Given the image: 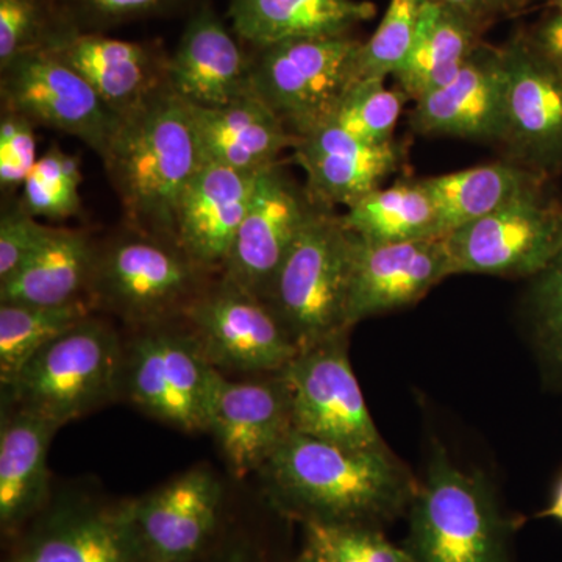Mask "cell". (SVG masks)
<instances>
[{"mask_svg": "<svg viewBox=\"0 0 562 562\" xmlns=\"http://www.w3.org/2000/svg\"><path fill=\"white\" fill-rule=\"evenodd\" d=\"M308 524L375 527L412 505L419 484L386 449H351L292 431L260 471Z\"/></svg>", "mask_w": 562, "mask_h": 562, "instance_id": "6da1fadb", "label": "cell"}, {"mask_svg": "<svg viewBox=\"0 0 562 562\" xmlns=\"http://www.w3.org/2000/svg\"><path fill=\"white\" fill-rule=\"evenodd\" d=\"M102 162L127 228L177 246L181 199L203 166L188 103L158 92L122 120Z\"/></svg>", "mask_w": 562, "mask_h": 562, "instance_id": "7a4b0ae2", "label": "cell"}, {"mask_svg": "<svg viewBox=\"0 0 562 562\" xmlns=\"http://www.w3.org/2000/svg\"><path fill=\"white\" fill-rule=\"evenodd\" d=\"M357 236L333 209L317 206L281 262L265 302L299 349L349 335L347 321Z\"/></svg>", "mask_w": 562, "mask_h": 562, "instance_id": "3957f363", "label": "cell"}, {"mask_svg": "<svg viewBox=\"0 0 562 562\" xmlns=\"http://www.w3.org/2000/svg\"><path fill=\"white\" fill-rule=\"evenodd\" d=\"M406 552L412 562H508V527L490 486L441 446L414 494Z\"/></svg>", "mask_w": 562, "mask_h": 562, "instance_id": "277c9868", "label": "cell"}, {"mask_svg": "<svg viewBox=\"0 0 562 562\" xmlns=\"http://www.w3.org/2000/svg\"><path fill=\"white\" fill-rule=\"evenodd\" d=\"M124 364L120 336L92 314L43 347L3 392L14 408L63 427L124 390Z\"/></svg>", "mask_w": 562, "mask_h": 562, "instance_id": "5b68a950", "label": "cell"}, {"mask_svg": "<svg viewBox=\"0 0 562 562\" xmlns=\"http://www.w3.org/2000/svg\"><path fill=\"white\" fill-rule=\"evenodd\" d=\"M361 40L284 41L251 55V90L299 138L327 125L360 81Z\"/></svg>", "mask_w": 562, "mask_h": 562, "instance_id": "8992f818", "label": "cell"}, {"mask_svg": "<svg viewBox=\"0 0 562 562\" xmlns=\"http://www.w3.org/2000/svg\"><path fill=\"white\" fill-rule=\"evenodd\" d=\"M209 273L176 244L128 228L99 247L90 297L98 310L150 327L183 317Z\"/></svg>", "mask_w": 562, "mask_h": 562, "instance_id": "52a82bcc", "label": "cell"}, {"mask_svg": "<svg viewBox=\"0 0 562 562\" xmlns=\"http://www.w3.org/2000/svg\"><path fill=\"white\" fill-rule=\"evenodd\" d=\"M443 239L452 276H539L562 254V201L538 184Z\"/></svg>", "mask_w": 562, "mask_h": 562, "instance_id": "ba28073f", "label": "cell"}, {"mask_svg": "<svg viewBox=\"0 0 562 562\" xmlns=\"http://www.w3.org/2000/svg\"><path fill=\"white\" fill-rule=\"evenodd\" d=\"M0 99L2 110L80 139L101 160L124 120L77 70L46 49L24 52L0 66Z\"/></svg>", "mask_w": 562, "mask_h": 562, "instance_id": "9c48e42d", "label": "cell"}, {"mask_svg": "<svg viewBox=\"0 0 562 562\" xmlns=\"http://www.w3.org/2000/svg\"><path fill=\"white\" fill-rule=\"evenodd\" d=\"M347 336L299 351L280 371L294 430L351 449H386L351 369Z\"/></svg>", "mask_w": 562, "mask_h": 562, "instance_id": "30bf717a", "label": "cell"}, {"mask_svg": "<svg viewBox=\"0 0 562 562\" xmlns=\"http://www.w3.org/2000/svg\"><path fill=\"white\" fill-rule=\"evenodd\" d=\"M169 324V322H166ZM150 325L125 351L124 390L155 419L183 431H205L211 379L216 371L195 336Z\"/></svg>", "mask_w": 562, "mask_h": 562, "instance_id": "8fae6325", "label": "cell"}, {"mask_svg": "<svg viewBox=\"0 0 562 562\" xmlns=\"http://www.w3.org/2000/svg\"><path fill=\"white\" fill-rule=\"evenodd\" d=\"M203 355L220 371L269 375L301 351L261 299L225 279L209 284L183 317Z\"/></svg>", "mask_w": 562, "mask_h": 562, "instance_id": "7c38bea8", "label": "cell"}, {"mask_svg": "<svg viewBox=\"0 0 562 562\" xmlns=\"http://www.w3.org/2000/svg\"><path fill=\"white\" fill-rule=\"evenodd\" d=\"M506 68L508 161L549 180L562 171V74L528 46L522 32L502 46Z\"/></svg>", "mask_w": 562, "mask_h": 562, "instance_id": "4fadbf2b", "label": "cell"}, {"mask_svg": "<svg viewBox=\"0 0 562 562\" xmlns=\"http://www.w3.org/2000/svg\"><path fill=\"white\" fill-rule=\"evenodd\" d=\"M205 431L213 435L236 479L260 472L294 431L290 390L281 373L238 382L216 369Z\"/></svg>", "mask_w": 562, "mask_h": 562, "instance_id": "5bb4252c", "label": "cell"}, {"mask_svg": "<svg viewBox=\"0 0 562 562\" xmlns=\"http://www.w3.org/2000/svg\"><path fill=\"white\" fill-rule=\"evenodd\" d=\"M319 203L281 162L258 177L246 217L220 276L265 301L281 262Z\"/></svg>", "mask_w": 562, "mask_h": 562, "instance_id": "9a60e30c", "label": "cell"}, {"mask_svg": "<svg viewBox=\"0 0 562 562\" xmlns=\"http://www.w3.org/2000/svg\"><path fill=\"white\" fill-rule=\"evenodd\" d=\"M452 277L446 239L366 244L357 238L349 291V327L422 301Z\"/></svg>", "mask_w": 562, "mask_h": 562, "instance_id": "2e32d148", "label": "cell"}, {"mask_svg": "<svg viewBox=\"0 0 562 562\" xmlns=\"http://www.w3.org/2000/svg\"><path fill=\"white\" fill-rule=\"evenodd\" d=\"M168 87L181 101L203 109L254 94L250 50L210 0H201L188 18L169 58Z\"/></svg>", "mask_w": 562, "mask_h": 562, "instance_id": "e0dca14e", "label": "cell"}, {"mask_svg": "<svg viewBox=\"0 0 562 562\" xmlns=\"http://www.w3.org/2000/svg\"><path fill=\"white\" fill-rule=\"evenodd\" d=\"M41 49L80 74L103 102L128 116L168 87L169 58L160 43L110 38L105 33L55 35Z\"/></svg>", "mask_w": 562, "mask_h": 562, "instance_id": "ac0fdd59", "label": "cell"}, {"mask_svg": "<svg viewBox=\"0 0 562 562\" xmlns=\"http://www.w3.org/2000/svg\"><path fill=\"white\" fill-rule=\"evenodd\" d=\"M221 502L220 480L201 465L128 503L144 560H192L216 527Z\"/></svg>", "mask_w": 562, "mask_h": 562, "instance_id": "d6986e66", "label": "cell"}, {"mask_svg": "<svg viewBox=\"0 0 562 562\" xmlns=\"http://www.w3.org/2000/svg\"><path fill=\"white\" fill-rule=\"evenodd\" d=\"M505 98L506 68L502 47L483 43L453 79L414 102L412 125L420 135L501 143Z\"/></svg>", "mask_w": 562, "mask_h": 562, "instance_id": "ffe728a7", "label": "cell"}, {"mask_svg": "<svg viewBox=\"0 0 562 562\" xmlns=\"http://www.w3.org/2000/svg\"><path fill=\"white\" fill-rule=\"evenodd\" d=\"M260 173L203 162L184 192L177 214V246L206 272L224 269Z\"/></svg>", "mask_w": 562, "mask_h": 562, "instance_id": "44dd1931", "label": "cell"}, {"mask_svg": "<svg viewBox=\"0 0 562 562\" xmlns=\"http://www.w3.org/2000/svg\"><path fill=\"white\" fill-rule=\"evenodd\" d=\"M294 160L305 172V187L314 202L347 209L382 188L402 158L397 144L362 143L330 122L302 138Z\"/></svg>", "mask_w": 562, "mask_h": 562, "instance_id": "7402d4cb", "label": "cell"}, {"mask_svg": "<svg viewBox=\"0 0 562 562\" xmlns=\"http://www.w3.org/2000/svg\"><path fill=\"white\" fill-rule=\"evenodd\" d=\"M188 106L203 162L262 172L280 162L284 150H295L302 143L255 94L211 109Z\"/></svg>", "mask_w": 562, "mask_h": 562, "instance_id": "603a6c76", "label": "cell"}, {"mask_svg": "<svg viewBox=\"0 0 562 562\" xmlns=\"http://www.w3.org/2000/svg\"><path fill=\"white\" fill-rule=\"evenodd\" d=\"M375 14L368 0H231L227 10L232 31L247 49L349 36Z\"/></svg>", "mask_w": 562, "mask_h": 562, "instance_id": "cb8c5ba5", "label": "cell"}, {"mask_svg": "<svg viewBox=\"0 0 562 562\" xmlns=\"http://www.w3.org/2000/svg\"><path fill=\"white\" fill-rule=\"evenodd\" d=\"M99 247L90 233L52 228L20 271L0 283V303L54 306L91 299Z\"/></svg>", "mask_w": 562, "mask_h": 562, "instance_id": "d4e9b609", "label": "cell"}, {"mask_svg": "<svg viewBox=\"0 0 562 562\" xmlns=\"http://www.w3.org/2000/svg\"><path fill=\"white\" fill-rule=\"evenodd\" d=\"M60 425L27 409L3 413L0 427V522L10 530L35 513L49 484L47 454Z\"/></svg>", "mask_w": 562, "mask_h": 562, "instance_id": "484cf974", "label": "cell"}, {"mask_svg": "<svg viewBox=\"0 0 562 562\" xmlns=\"http://www.w3.org/2000/svg\"><path fill=\"white\" fill-rule=\"evenodd\" d=\"M13 562H146L128 505L52 520Z\"/></svg>", "mask_w": 562, "mask_h": 562, "instance_id": "4316f807", "label": "cell"}, {"mask_svg": "<svg viewBox=\"0 0 562 562\" xmlns=\"http://www.w3.org/2000/svg\"><path fill=\"white\" fill-rule=\"evenodd\" d=\"M422 183L435 205L438 236L446 238L547 180L506 160L428 177Z\"/></svg>", "mask_w": 562, "mask_h": 562, "instance_id": "83f0119b", "label": "cell"}, {"mask_svg": "<svg viewBox=\"0 0 562 562\" xmlns=\"http://www.w3.org/2000/svg\"><path fill=\"white\" fill-rule=\"evenodd\" d=\"M483 43V33L447 9L441 0H425L413 49L394 76L398 90L416 102L453 79Z\"/></svg>", "mask_w": 562, "mask_h": 562, "instance_id": "f1b7e54d", "label": "cell"}, {"mask_svg": "<svg viewBox=\"0 0 562 562\" xmlns=\"http://www.w3.org/2000/svg\"><path fill=\"white\" fill-rule=\"evenodd\" d=\"M341 217L344 225L366 244L439 238L435 205L422 180L369 192L347 206Z\"/></svg>", "mask_w": 562, "mask_h": 562, "instance_id": "f546056e", "label": "cell"}, {"mask_svg": "<svg viewBox=\"0 0 562 562\" xmlns=\"http://www.w3.org/2000/svg\"><path fill=\"white\" fill-rule=\"evenodd\" d=\"M91 299L43 306L0 303V383L9 390L24 366L47 344L95 312Z\"/></svg>", "mask_w": 562, "mask_h": 562, "instance_id": "4dcf8cb0", "label": "cell"}, {"mask_svg": "<svg viewBox=\"0 0 562 562\" xmlns=\"http://www.w3.org/2000/svg\"><path fill=\"white\" fill-rule=\"evenodd\" d=\"M50 20V36L65 33H106L111 29L172 16L194 10L201 0H43ZM47 40V41H49ZM46 46V44H44Z\"/></svg>", "mask_w": 562, "mask_h": 562, "instance_id": "1f68e13d", "label": "cell"}, {"mask_svg": "<svg viewBox=\"0 0 562 562\" xmlns=\"http://www.w3.org/2000/svg\"><path fill=\"white\" fill-rule=\"evenodd\" d=\"M81 180L79 157L66 154L58 144H52L25 180L18 202L36 220H69L80 211Z\"/></svg>", "mask_w": 562, "mask_h": 562, "instance_id": "d6a6232c", "label": "cell"}, {"mask_svg": "<svg viewBox=\"0 0 562 562\" xmlns=\"http://www.w3.org/2000/svg\"><path fill=\"white\" fill-rule=\"evenodd\" d=\"M405 101L406 95L398 88L387 90L383 79L360 80L346 95L331 122L362 143L383 146L394 143V131Z\"/></svg>", "mask_w": 562, "mask_h": 562, "instance_id": "836d02e7", "label": "cell"}, {"mask_svg": "<svg viewBox=\"0 0 562 562\" xmlns=\"http://www.w3.org/2000/svg\"><path fill=\"white\" fill-rule=\"evenodd\" d=\"M425 0H390L383 20L371 38L362 41L358 66L360 79L394 77L405 65L416 38Z\"/></svg>", "mask_w": 562, "mask_h": 562, "instance_id": "e575fe53", "label": "cell"}, {"mask_svg": "<svg viewBox=\"0 0 562 562\" xmlns=\"http://www.w3.org/2000/svg\"><path fill=\"white\" fill-rule=\"evenodd\" d=\"M308 541L328 562H412L406 549H398L375 527L308 524Z\"/></svg>", "mask_w": 562, "mask_h": 562, "instance_id": "d590c367", "label": "cell"}, {"mask_svg": "<svg viewBox=\"0 0 562 562\" xmlns=\"http://www.w3.org/2000/svg\"><path fill=\"white\" fill-rule=\"evenodd\" d=\"M35 124L13 111L2 110L0 117V191L3 201L20 195L31 176L36 155Z\"/></svg>", "mask_w": 562, "mask_h": 562, "instance_id": "8d00e7d4", "label": "cell"}, {"mask_svg": "<svg viewBox=\"0 0 562 562\" xmlns=\"http://www.w3.org/2000/svg\"><path fill=\"white\" fill-rule=\"evenodd\" d=\"M50 32L43 0H0V66L44 47Z\"/></svg>", "mask_w": 562, "mask_h": 562, "instance_id": "74e56055", "label": "cell"}, {"mask_svg": "<svg viewBox=\"0 0 562 562\" xmlns=\"http://www.w3.org/2000/svg\"><path fill=\"white\" fill-rule=\"evenodd\" d=\"M538 277L536 333L547 366L562 386V254Z\"/></svg>", "mask_w": 562, "mask_h": 562, "instance_id": "f35d334b", "label": "cell"}, {"mask_svg": "<svg viewBox=\"0 0 562 562\" xmlns=\"http://www.w3.org/2000/svg\"><path fill=\"white\" fill-rule=\"evenodd\" d=\"M52 225L33 217L16 199L3 201L0 216V283L11 279L50 235Z\"/></svg>", "mask_w": 562, "mask_h": 562, "instance_id": "ab89813d", "label": "cell"}, {"mask_svg": "<svg viewBox=\"0 0 562 562\" xmlns=\"http://www.w3.org/2000/svg\"><path fill=\"white\" fill-rule=\"evenodd\" d=\"M441 2L483 35L495 22L519 13L525 7L522 0H441Z\"/></svg>", "mask_w": 562, "mask_h": 562, "instance_id": "60d3db41", "label": "cell"}, {"mask_svg": "<svg viewBox=\"0 0 562 562\" xmlns=\"http://www.w3.org/2000/svg\"><path fill=\"white\" fill-rule=\"evenodd\" d=\"M525 41L543 61L562 74V13L553 10L549 16L522 31Z\"/></svg>", "mask_w": 562, "mask_h": 562, "instance_id": "b9f144b4", "label": "cell"}, {"mask_svg": "<svg viewBox=\"0 0 562 562\" xmlns=\"http://www.w3.org/2000/svg\"><path fill=\"white\" fill-rule=\"evenodd\" d=\"M538 517H546V519H554L562 524V475L554 486L552 501L543 512L538 514Z\"/></svg>", "mask_w": 562, "mask_h": 562, "instance_id": "7bdbcfd3", "label": "cell"}, {"mask_svg": "<svg viewBox=\"0 0 562 562\" xmlns=\"http://www.w3.org/2000/svg\"><path fill=\"white\" fill-rule=\"evenodd\" d=\"M295 562H328L327 558L322 554L321 550L317 549L314 543L308 541V546L303 550L301 557Z\"/></svg>", "mask_w": 562, "mask_h": 562, "instance_id": "ee69618b", "label": "cell"}, {"mask_svg": "<svg viewBox=\"0 0 562 562\" xmlns=\"http://www.w3.org/2000/svg\"><path fill=\"white\" fill-rule=\"evenodd\" d=\"M550 9L561 11L562 13V0H549Z\"/></svg>", "mask_w": 562, "mask_h": 562, "instance_id": "f6af8a7d", "label": "cell"}, {"mask_svg": "<svg viewBox=\"0 0 562 562\" xmlns=\"http://www.w3.org/2000/svg\"><path fill=\"white\" fill-rule=\"evenodd\" d=\"M231 562H249L246 560V558H236V560H233Z\"/></svg>", "mask_w": 562, "mask_h": 562, "instance_id": "bcb514c9", "label": "cell"}, {"mask_svg": "<svg viewBox=\"0 0 562 562\" xmlns=\"http://www.w3.org/2000/svg\"><path fill=\"white\" fill-rule=\"evenodd\" d=\"M522 2L525 3V5H527V3L530 2V0H522Z\"/></svg>", "mask_w": 562, "mask_h": 562, "instance_id": "7dc6e473", "label": "cell"}]
</instances>
